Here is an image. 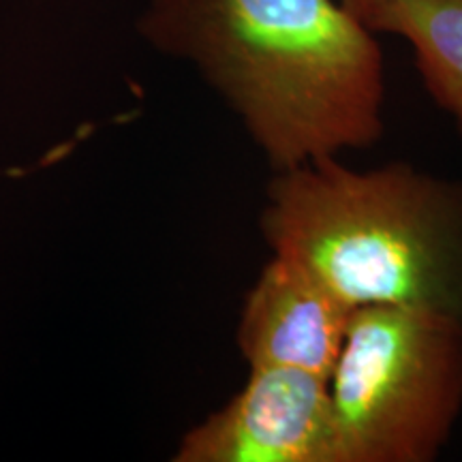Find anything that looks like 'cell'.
Returning <instances> with one entry per match:
<instances>
[{
  "label": "cell",
  "instance_id": "obj_3",
  "mask_svg": "<svg viewBox=\"0 0 462 462\" xmlns=\"http://www.w3.org/2000/svg\"><path fill=\"white\" fill-rule=\"evenodd\" d=\"M338 462H430L462 411V326L402 306L351 313L330 377Z\"/></svg>",
  "mask_w": 462,
  "mask_h": 462
},
{
  "label": "cell",
  "instance_id": "obj_7",
  "mask_svg": "<svg viewBox=\"0 0 462 462\" xmlns=\"http://www.w3.org/2000/svg\"><path fill=\"white\" fill-rule=\"evenodd\" d=\"M338 3L343 5L351 15H356L362 24H366L373 31L374 20H377L379 14L385 9V5H388L390 0H338Z\"/></svg>",
  "mask_w": 462,
  "mask_h": 462
},
{
  "label": "cell",
  "instance_id": "obj_1",
  "mask_svg": "<svg viewBox=\"0 0 462 462\" xmlns=\"http://www.w3.org/2000/svg\"><path fill=\"white\" fill-rule=\"evenodd\" d=\"M140 31L198 69L276 171L383 133V54L337 0H148Z\"/></svg>",
  "mask_w": 462,
  "mask_h": 462
},
{
  "label": "cell",
  "instance_id": "obj_5",
  "mask_svg": "<svg viewBox=\"0 0 462 462\" xmlns=\"http://www.w3.org/2000/svg\"><path fill=\"white\" fill-rule=\"evenodd\" d=\"M351 313L306 270L274 255L246 296L238 345L251 368H300L330 381Z\"/></svg>",
  "mask_w": 462,
  "mask_h": 462
},
{
  "label": "cell",
  "instance_id": "obj_4",
  "mask_svg": "<svg viewBox=\"0 0 462 462\" xmlns=\"http://www.w3.org/2000/svg\"><path fill=\"white\" fill-rule=\"evenodd\" d=\"M173 460L338 462L330 381L300 368H251L245 390L187 432Z\"/></svg>",
  "mask_w": 462,
  "mask_h": 462
},
{
  "label": "cell",
  "instance_id": "obj_2",
  "mask_svg": "<svg viewBox=\"0 0 462 462\" xmlns=\"http://www.w3.org/2000/svg\"><path fill=\"white\" fill-rule=\"evenodd\" d=\"M262 229L274 255L349 309L402 306L462 326V180L326 157L276 171Z\"/></svg>",
  "mask_w": 462,
  "mask_h": 462
},
{
  "label": "cell",
  "instance_id": "obj_6",
  "mask_svg": "<svg viewBox=\"0 0 462 462\" xmlns=\"http://www.w3.org/2000/svg\"><path fill=\"white\" fill-rule=\"evenodd\" d=\"M373 31L411 45L426 90L462 133V0H390Z\"/></svg>",
  "mask_w": 462,
  "mask_h": 462
}]
</instances>
